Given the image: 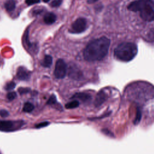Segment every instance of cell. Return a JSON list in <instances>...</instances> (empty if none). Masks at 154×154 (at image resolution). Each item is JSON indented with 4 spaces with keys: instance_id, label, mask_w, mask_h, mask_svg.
Segmentation results:
<instances>
[{
    "instance_id": "cell-7",
    "label": "cell",
    "mask_w": 154,
    "mask_h": 154,
    "mask_svg": "<svg viewBox=\"0 0 154 154\" xmlns=\"http://www.w3.org/2000/svg\"><path fill=\"white\" fill-rule=\"evenodd\" d=\"M16 76L18 79L21 81H27L29 79L30 73L24 67H19L17 69Z\"/></svg>"
},
{
    "instance_id": "cell-15",
    "label": "cell",
    "mask_w": 154,
    "mask_h": 154,
    "mask_svg": "<svg viewBox=\"0 0 154 154\" xmlns=\"http://www.w3.org/2000/svg\"><path fill=\"white\" fill-rule=\"evenodd\" d=\"M77 69H76L75 68H70V71H69V76L73 78H79L80 77V75L81 74L80 73H77Z\"/></svg>"
},
{
    "instance_id": "cell-27",
    "label": "cell",
    "mask_w": 154,
    "mask_h": 154,
    "mask_svg": "<svg viewBox=\"0 0 154 154\" xmlns=\"http://www.w3.org/2000/svg\"><path fill=\"white\" fill-rule=\"evenodd\" d=\"M49 1H50V0H43V1L45 2H48Z\"/></svg>"
},
{
    "instance_id": "cell-22",
    "label": "cell",
    "mask_w": 154,
    "mask_h": 154,
    "mask_svg": "<svg viewBox=\"0 0 154 154\" xmlns=\"http://www.w3.org/2000/svg\"><path fill=\"white\" fill-rule=\"evenodd\" d=\"M19 92L20 93V94H23L25 93H26L29 91V88H20L18 89Z\"/></svg>"
},
{
    "instance_id": "cell-28",
    "label": "cell",
    "mask_w": 154,
    "mask_h": 154,
    "mask_svg": "<svg viewBox=\"0 0 154 154\" xmlns=\"http://www.w3.org/2000/svg\"><path fill=\"white\" fill-rule=\"evenodd\" d=\"M153 5H154V2H153Z\"/></svg>"
},
{
    "instance_id": "cell-12",
    "label": "cell",
    "mask_w": 154,
    "mask_h": 154,
    "mask_svg": "<svg viewBox=\"0 0 154 154\" xmlns=\"http://www.w3.org/2000/svg\"><path fill=\"white\" fill-rule=\"evenodd\" d=\"M5 8L8 11H11L16 7V2L14 0H7L5 3Z\"/></svg>"
},
{
    "instance_id": "cell-6",
    "label": "cell",
    "mask_w": 154,
    "mask_h": 154,
    "mask_svg": "<svg viewBox=\"0 0 154 154\" xmlns=\"http://www.w3.org/2000/svg\"><path fill=\"white\" fill-rule=\"evenodd\" d=\"M67 72V65L62 59H58L55 64L54 75L57 79L64 78Z\"/></svg>"
},
{
    "instance_id": "cell-8",
    "label": "cell",
    "mask_w": 154,
    "mask_h": 154,
    "mask_svg": "<svg viewBox=\"0 0 154 154\" xmlns=\"http://www.w3.org/2000/svg\"><path fill=\"white\" fill-rule=\"evenodd\" d=\"M107 98L106 94L102 90L100 91L96 95L95 101H94V105L97 107L100 106L106 100Z\"/></svg>"
},
{
    "instance_id": "cell-2",
    "label": "cell",
    "mask_w": 154,
    "mask_h": 154,
    "mask_svg": "<svg viewBox=\"0 0 154 154\" xmlns=\"http://www.w3.org/2000/svg\"><path fill=\"white\" fill-rule=\"evenodd\" d=\"M153 2L152 0H135L128 5V9L134 12H140L141 18L146 22L154 20Z\"/></svg>"
},
{
    "instance_id": "cell-17",
    "label": "cell",
    "mask_w": 154,
    "mask_h": 154,
    "mask_svg": "<svg viewBox=\"0 0 154 154\" xmlns=\"http://www.w3.org/2000/svg\"><path fill=\"white\" fill-rule=\"evenodd\" d=\"M17 96L16 93L14 91H11L9 92L7 94V98L8 99V100H13V99H14Z\"/></svg>"
},
{
    "instance_id": "cell-1",
    "label": "cell",
    "mask_w": 154,
    "mask_h": 154,
    "mask_svg": "<svg viewBox=\"0 0 154 154\" xmlns=\"http://www.w3.org/2000/svg\"><path fill=\"white\" fill-rule=\"evenodd\" d=\"M110 40L104 36L91 41L84 50V59L88 61L102 60L107 55Z\"/></svg>"
},
{
    "instance_id": "cell-26",
    "label": "cell",
    "mask_w": 154,
    "mask_h": 154,
    "mask_svg": "<svg viewBox=\"0 0 154 154\" xmlns=\"http://www.w3.org/2000/svg\"><path fill=\"white\" fill-rule=\"evenodd\" d=\"M97 1H98V0H88L87 2H88V3L91 4V3H93V2H96Z\"/></svg>"
},
{
    "instance_id": "cell-5",
    "label": "cell",
    "mask_w": 154,
    "mask_h": 154,
    "mask_svg": "<svg viewBox=\"0 0 154 154\" xmlns=\"http://www.w3.org/2000/svg\"><path fill=\"white\" fill-rule=\"evenodd\" d=\"M87 26V22L85 18L79 17L71 25L70 32L75 34H79L84 32Z\"/></svg>"
},
{
    "instance_id": "cell-20",
    "label": "cell",
    "mask_w": 154,
    "mask_h": 154,
    "mask_svg": "<svg viewBox=\"0 0 154 154\" xmlns=\"http://www.w3.org/2000/svg\"><path fill=\"white\" fill-rule=\"evenodd\" d=\"M49 124V123L48 122H41V123H38V124L35 125V128H40L45 127V126H48Z\"/></svg>"
},
{
    "instance_id": "cell-18",
    "label": "cell",
    "mask_w": 154,
    "mask_h": 154,
    "mask_svg": "<svg viewBox=\"0 0 154 154\" xmlns=\"http://www.w3.org/2000/svg\"><path fill=\"white\" fill-rule=\"evenodd\" d=\"M62 1L61 0H54L51 3V6L52 7H58L61 4Z\"/></svg>"
},
{
    "instance_id": "cell-13",
    "label": "cell",
    "mask_w": 154,
    "mask_h": 154,
    "mask_svg": "<svg viewBox=\"0 0 154 154\" xmlns=\"http://www.w3.org/2000/svg\"><path fill=\"white\" fill-rule=\"evenodd\" d=\"M34 106L31 103L26 102L23 105V111L26 112H30L34 109Z\"/></svg>"
},
{
    "instance_id": "cell-10",
    "label": "cell",
    "mask_w": 154,
    "mask_h": 154,
    "mask_svg": "<svg viewBox=\"0 0 154 154\" xmlns=\"http://www.w3.org/2000/svg\"><path fill=\"white\" fill-rule=\"evenodd\" d=\"M73 98L78 99L82 102H88L91 99V96L89 94L84 93H79L75 94L73 96Z\"/></svg>"
},
{
    "instance_id": "cell-16",
    "label": "cell",
    "mask_w": 154,
    "mask_h": 154,
    "mask_svg": "<svg viewBox=\"0 0 154 154\" xmlns=\"http://www.w3.org/2000/svg\"><path fill=\"white\" fill-rule=\"evenodd\" d=\"M15 86H16V84L13 81H10L6 84L5 86V89L7 91H10L13 90L15 87Z\"/></svg>"
},
{
    "instance_id": "cell-11",
    "label": "cell",
    "mask_w": 154,
    "mask_h": 154,
    "mask_svg": "<svg viewBox=\"0 0 154 154\" xmlns=\"http://www.w3.org/2000/svg\"><path fill=\"white\" fill-rule=\"evenodd\" d=\"M52 64V57L50 55H45L41 64L45 67H49Z\"/></svg>"
},
{
    "instance_id": "cell-14",
    "label": "cell",
    "mask_w": 154,
    "mask_h": 154,
    "mask_svg": "<svg viewBox=\"0 0 154 154\" xmlns=\"http://www.w3.org/2000/svg\"><path fill=\"white\" fill-rule=\"evenodd\" d=\"M79 104V102L78 100H73V101H71V102L67 103L65 105V107L67 109H72V108L78 107Z\"/></svg>"
},
{
    "instance_id": "cell-24",
    "label": "cell",
    "mask_w": 154,
    "mask_h": 154,
    "mask_svg": "<svg viewBox=\"0 0 154 154\" xmlns=\"http://www.w3.org/2000/svg\"><path fill=\"white\" fill-rule=\"evenodd\" d=\"M140 119H141V112L140 111V110H138V114H137V117H136V119H135V123H138L140 120Z\"/></svg>"
},
{
    "instance_id": "cell-25",
    "label": "cell",
    "mask_w": 154,
    "mask_h": 154,
    "mask_svg": "<svg viewBox=\"0 0 154 154\" xmlns=\"http://www.w3.org/2000/svg\"><path fill=\"white\" fill-rule=\"evenodd\" d=\"M147 37L150 40H153L154 39V31H150V32H149Z\"/></svg>"
},
{
    "instance_id": "cell-21",
    "label": "cell",
    "mask_w": 154,
    "mask_h": 154,
    "mask_svg": "<svg viewBox=\"0 0 154 154\" xmlns=\"http://www.w3.org/2000/svg\"><path fill=\"white\" fill-rule=\"evenodd\" d=\"M40 1V0H26L25 2L27 5H31L35 4H37L39 3Z\"/></svg>"
},
{
    "instance_id": "cell-4",
    "label": "cell",
    "mask_w": 154,
    "mask_h": 154,
    "mask_svg": "<svg viewBox=\"0 0 154 154\" xmlns=\"http://www.w3.org/2000/svg\"><path fill=\"white\" fill-rule=\"evenodd\" d=\"M24 124L23 121L0 120V131L10 132L20 129Z\"/></svg>"
},
{
    "instance_id": "cell-3",
    "label": "cell",
    "mask_w": 154,
    "mask_h": 154,
    "mask_svg": "<svg viewBox=\"0 0 154 154\" xmlns=\"http://www.w3.org/2000/svg\"><path fill=\"white\" fill-rule=\"evenodd\" d=\"M138 52L137 45L132 42H123L114 49L115 57L122 61H131L136 56Z\"/></svg>"
},
{
    "instance_id": "cell-19",
    "label": "cell",
    "mask_w": 154,
    "mask_h": 154,
    "mask_svg": "<svg viewBox=\"0 0 154 154\" xmlns=\"http://www.w3.org/2000/svg\"><path fill=\"white\" fill-rule=\"evenodd\" d=\"M57 102V99H56V97L55 96V95H52L49 100H48V102L47 103L49 104V105H53V104H55V103Z\"/></svg>"
},
{
    "instance_id": "cell-9",
    "label": "cell",
    "mask_w": 154,
    "mask_h": 154,
    "mask_svg": "<svg viewBox=\"0 0 154 154\" xmlns=\"http://www.w3.org/2000/svg\"><path fill=\"white\" fill-rule=\"evenodd\" d=\"M56 19H57L56 15L55 14H54L53 13H51V12L47 13L45 15L44 18H43L45 23H46V24H48V25H51V24L54 23L55 22Z\"/></svg>"
},
{
    "instance_id": "cell-23",
    "label": "cell",
    "mask_w": 154,
    "mask_h": 154,
    "mask_svg": "<svg viewBox=\"0 0 154 154\" xmlns=\"http://www.w3.org/2000/svg\"><path fill=\"white\" fill-rule=\"evenodd\" d=\"M8 114H9L8 112L7 111H6V110L2 109V110H1V111H0V115H1L2 117H3L8 116Z\"/></svg>"
}]
</instances>
